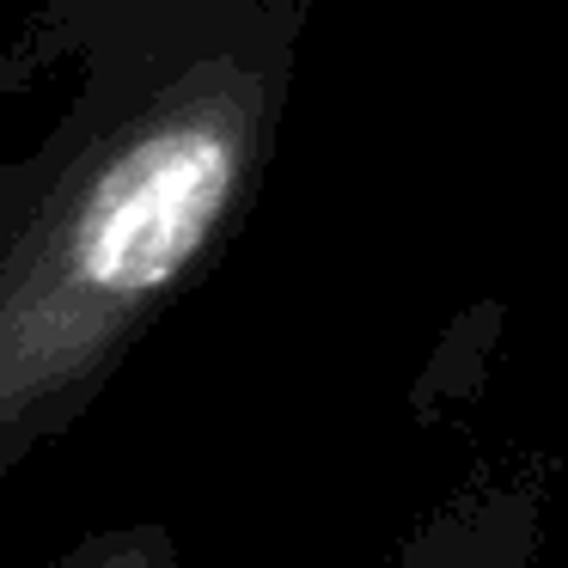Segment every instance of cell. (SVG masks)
Listing matches in <instances>:
<instances>
[{
    "mask_svg": "<svg viewBox=\"0 0 568 568\" xmlns=\"http://www.w3.org/2000/svg\"><path fill=\"white\" fill-rule=\"evenodd\" d=\"M300 0L111 31L55 129L0 165V477L68 434L239 233L300 68Z\"/></svg>",
    "mask_w": 568,
    "mask_h": 568,
    "instance_id": "6da1fadb",
    "label": "cell"
},
{
    "mask_svg": "<svg viewBox=\"0 0 568 568\" xmlns=\"http://www.w3.org/2000/svg\"><path fill=\"white\" fill-rule=\"evenodd\" d=\"M196 7H221V0H38L31 26L19 31V55L31 68H55V62H80L99 38L111 31H135V26H160V19L196 13Z\"/></svg>",
    "mask_w": 568,
    "mask_h": 568,
    "instance_id": "7a4b0ae2",
    "label": "cell"
},
{
    "mask_svg": "<svg viewBox=\"0 0 568 568\" xmlns=\"http://www.w3.org/2000/svg\"><path fill=\"white\" fill-rule=\"evenodd\" d=\"M50 568H178V538L165 526H111L62 550Z\"/></svg>",
    "mask_w": 568,
    "mask_h": 568,
    "instance_id": "3957f363",
    "label": "cell"
},
{
    "mask_svg": "<svg viewBox=\"0 0 568 568\" xmlns=\"http://www.w3.org/2000/svg\"><path fill=\"white\" fill-rule=\"evenodd\" d=\"M26 80H38V68L19 55V43H0V111H7V99H13Z\"/></svg>",
    "mask_w": 568,
    "mask_h": 568,
    "instance_id": "277c9868",
    "label": "cell"
}]
</instances>
